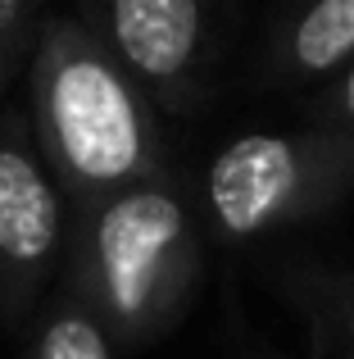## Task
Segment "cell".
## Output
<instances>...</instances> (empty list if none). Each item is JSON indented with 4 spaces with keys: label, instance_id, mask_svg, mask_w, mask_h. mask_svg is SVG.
I'll list each match as a JSON object with an SVG mask.
<instances>
[{
    "label": "cell",
    "instance_id": "cell-1",
    "mask_svg": "<svg viewBox=\"0 0 354 359\" xmlns=\"http://www.w3.org/2000/svg\"><path fill=\"white\" fill-rule=\"evenodd\" d=\"M27 82L36 150L73 214L164 173L150 100L82 18L45 14Z\"/></svg>",
    "mask_w": 354,
    "mask_h": 359
},
{
    "label": "cell",
    "instance_id": "cell-2",
    "mask_svg": "<svg viewBox=\"0 0 354 359\" xmlns=\"http://www.w3.org/2000/svg\"><path fill=\"white\" fill-rule=\"evenodd\" d=\"M200 232L169 173L73 214L64 296L91 314L109 346H146L186 314L200 287Z\"/></svg>",
    "mask_w": 354,
    "mask_h": 359
},
{
    "label": "cell",
    "instance_id": "cell-3",
    "mask_svg": "<svg viewBox=\"0 0 354 359\" xmlns=\"http://www.w3.org/2000/svg\"><path fill=\"white\" fill-rule=\"evenodd\" d=\"M354 187V132H250L204 168V210L218 237L255 241L327 214Z\"/></svg>",
    "mask_w": 354,
    "mask_h": 359
},
{
    "label": "cell",
    "instance_id": "cell-4",
    "mask_svg": "<svg viewBox=\"0 0 354 359\" xmlns=\"http://www.w3.org/2000/svg\"><path fill=\"white\" fill-rule=\"evenodd\" d=\"M82 23L118 60L150 105L191 109L213 50V14L200 0H109L87 5Z\"/></svg>",
    "mask_w": 354,
    "mask_h": 359
},
{
    "label": "cell",
    "instance_id": "cell-5",
    "mask_svg": "<svg viewBox=\"0 0 354 359\" xmlns=\"http://www.w3.org/2000/svg\"><path fill=\"white\" fill-rule=\"evenodd\" d=\"M64 245V191L36 150L32 123L0 118V314L9 323L36 305Z\"/></svg>",
    "mask_w": 354,
    "mask_h": 359
},
{
    "label": "cell",
    "instance_id": "cell-6",
    "mask_svg": "<svg viewBox=\"0 0 354 359\" xmlns=\"http://www.w3.org/2000/svg\"><path fill=\"white\" fill-rule=\"evenodd\" d=\"M277 78L318 82L354 64V0H318L291 14L273 36L268 50Z\"/></svg>",
    "mask_w": 354,
    "mask_h": 359
},
{
    "label": "cell",
    "instance_id": "cell-7",
    "mask_svg": "<svg viewBox=\"0 0 354 359\" xmlns=\"http://www.w3.org/2000/svg\"><path fill=\"white\" fill-rule=\"evenodd\" d=\"M27 359H114V346L91 323L87 309L73 305L69 296H59L50 305V314L41 318V327H36Z\"/></svg>",
    "mask_w": 354,
    "mask_h": 359
},
{
    "label": "cell",
    "instance_id": "cell-8",
    "mask_svg": "<svg viewBox=\"0 0 354 359\" xmlns=\"http://www.w3.org/2000/svg\"><path fill=\"white\" fill-rule=\"evenodd\" d=\"M41 27L45 14L36 0H0V91L14 82V73L32 69Z\"/></svg>",
    "mask_w": 354,
    "mask_h": 359
},
{
    "label": "cell",
    "instance_id": "cell-9",
    "mask_svg": "<svg viewBox=\"0 0 354 359\" xmlns=\"http://www.w3.org/2000/svg\"><path fill=\"white\" fill-rule=\"evenodd\" d=\"M323 114V128H341V132H354V64L341 73V87L327 105L318 109Z\"/></svg>",
    "mask_w": 354,
    "mask_h": 359
},
{
    "label": "cell",
    "instance_id": "cell-10",
    "mask_svg": "<svg viewBox=\"0 0 354 359\" xmlns=\"http://www.w3.org/2000/svg\"><path fill=\"white\" fill-rule=\"evenodd\" d=\"M337 327L346 332V341L354 351V291H341V296H337Z\"/></svg>",
    "mask_w": 354,
    "mask_h": 359
},
{
    "label": "cell",
    "instance_id": "cell-11",
    "mask_svg": "<svg viewBox=\"0 0 354 359\" xmlns=\"http://www.w3.org/2000/svg\"><path fill=\"white\" fill-rule=\"evenodd\" d=\"M246 359H282V355H268V351H255V355H246Z\"/></svg>",
    "mask_w": 354,
    "mask_h": 359
}]
</instances>
